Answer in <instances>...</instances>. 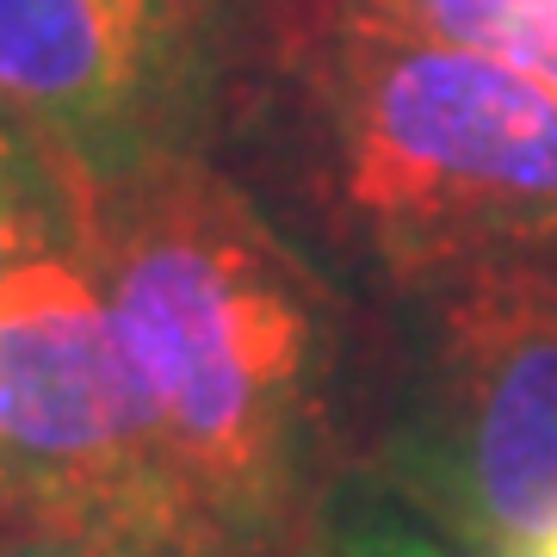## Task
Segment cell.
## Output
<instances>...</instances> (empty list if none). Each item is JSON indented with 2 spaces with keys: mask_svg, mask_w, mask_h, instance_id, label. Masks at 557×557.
Masks as SVG:
<instances>
[{
  "mask_svg": "<svg viewBox=\"0 0 557 557\" xmlns=\"http://www.w3.org/2000/svg\"><path fill=\"white\" fill-rule=\"evenodd\" d=\"M75 211V174L0 131V278L13 273L62 218Z\"/></svg>",
  "mask_w": 557,
  "mask_h": 557,
  "instance_id": "cell-7",
  "label": "cell"
},
{
  "mask_svg": "<svg viewBox=\"0 0 557 557\" xmlns=\"http://www.w3.org/2000/svg\"><path fill=\"white\" fill-rule=\"evenodd\" d=\"M366 465L384 502L458 557H520L557 527V260H483L416 285Z\"/></svg>",
  "mask_w": 557,
  "mask_h": 557,
  "instance_id": "cell-3",
  "label": "cell"
},
{
  "mask_svg": "<svg viewBox=\"0 0 557 557\" xmlns=\"http://www.w3.org/2000/svg\"><path fill=\"white\" fill-rule=\"evenodd\" d=\"M366 7L557 87V0H366Z\"/></svg>",
  "mask_w": 557,
  "mask_h": 557,
  "instance_id": "cell-6",
  "label": "cell"
},
{
  "mask_svg": "<svg viewBox=\"0 0 557 557\" xmlns=\"http://www.w3.org/2000/svg\"><path fill=\"white\" fill-rule=\"evenodd\" d=\"M317 557H458L453 545H440L428 527L403 515H366V520H341L335 533L322 539Z\"/></svg>",
  "mask_w": 557,
  "mask_h": 557,
  "instance_id": "cell-8",
  "label": "cell"
},
{
  "mask_svg": "<svg viewBox=\"0 0 557 557\" xmlns=\"http://www.w3.org/2000/svg\"><path fill=\"white\" fill-rule=\"evenodd\" d=\"M285 13L278 62L298 81L322 180L409 292L483 260H557V87L366 0Z\"/></svg>",
  "mask_w": 557,
  "mask_h": 557,
  "instance_id": "cell-2",
  "label": "cell"
},
{
  "mask_svg": "<svg viewBox=\"0 0 557 557\" xmlns=\"http://www.w3.org/2000/svg\"><path fill=\"white\" fill-rule=\"evenodd\" d=\"M520 557H557V527H545V533H539V539H533V545H527Z\"/></svg>",
  "mask_w": 557,
  "mask_h": 557,
  "instance_id": "cell-10",
  "label": "cell"
},
{
  "mask_svg": "<svg viewBox=\"0 0 557 557\" xmlns=\"http://www.w3.org/2000/svg\"><path fill=\"white\" fill-rule=\"evenodd\" d=\"M0 557H100V552H81V545H62V539L0 533Z\"/></svg>",
  "mask_w": 557,
  "mask_h": 557,
  "instance_id": "cell-9",
  "label": "cell"
},
{
  "mask_svg": "<svg viewBox=\"0 0 557 557\" xmlns=\"http://www.w3.org/2000/svg\"><path fill=\"white\" fill-rule=\"evenodd\" d=\"M236 0H0V131L75 180L205 156Z\"/></svg>",
  "mask_w": 557,
  "mask_h": 557,
  "instance_id": "cell-5",
  "label": "cell"
},
{
  "mask_svg": "<svg viewBox=\"0 0 557 557\" xmlns=\"http://www.w3.org/2000/svg\"><path fill=\"white\" fill-rule=\"evenodd\" d=\"M180 557H317L354 471L329 285L211 156L75 180Z\"/></svg>",
  "mask_w": 557,
  "mask_h": 557,
  "instance_id": "cell-1",
  "label": "cell"
},
{
  "mask_svg": "<svg viewBox=\"0 0 557 557\" xmlns=\"http://www.w3.org/2000/svg\"><path fill=\"white\" fill-rule=\"evenodd\" d=\"M0 533L180 557L75 211L0 278Z\"/></svg>",
  "mask_w": 557,
  "mask_h": 557,
  "instance_id": "cell-4",
  "label": "cell"
}]
</instances>
